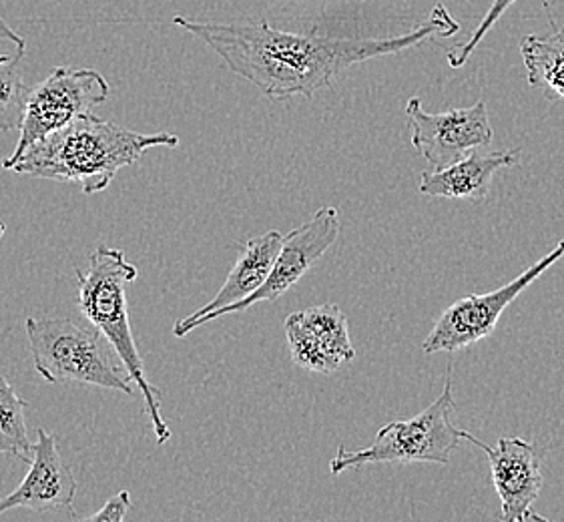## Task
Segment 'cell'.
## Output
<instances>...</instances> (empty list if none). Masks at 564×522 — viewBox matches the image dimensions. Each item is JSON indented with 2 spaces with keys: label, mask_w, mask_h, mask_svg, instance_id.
I'll use <instances>...</instances> for the list:
<instances>
[{
  "label": "cell",
  "mask_w": 564,
  "mask_h": 522,
  "mask_svg": "<svg viewBox=\"0 0 564 522\" xmlns=\"http://www.w3.org/2000/svg\"><path fill=\"white\" fill-rule=\"evenodd\" d=\"M173 24L204 41L236 75L278 101L295 95L314 97L338 79L346 68L402 53L426 43L432 36L448 39L460 31L444 4H436L429 21L412 33L380 39H338L322 36L316 31L288 33L273 29L265 21L202 23L175 17Z\"/></svg>",
  "instance_id": "6da1fadb"
},
{
  "label": "cell",
  "mask_w": 564,
  "mask_h": 522,
  "mask_svg": "<svg viewBox=\"0 0 564 522\" xmlns=\"http://www.w3.org/2000/svg\"><path fill=\"white\" fill-rule=\"evenodd\" d=\"M175 133H137L95 115H83L67 127L26 149L2 167L36 180L73 183L87 195L105 192L119 171L131 167L155 148H177Z\"/></svg>",
  "instance_id": "7a4b0ae2"
},
{
  "label": "cell",
  "mask_w": 564,
  "mask_h": 522,
  "mask_svg": "<svg viewBox=\"0 0 564 522\" xmlns=\"http://www.w3.org/2000/svg\"><path fill=\"white\" fill-rule=\"evenodd\" d=\"M135 263L124 258L121 250H115L109 246H97V250L90 253L89 270H77L79 282L80 314L89 319L93 328L99 329L105 340L111 344L117 356L121 358L127 372L131 376L133 384L139 388L149 421L153 424V432L158 444H167L171 438V428L161 412V392L159 388L149 382L145 363L137 348L133 329L129 322V297L127 285L135 282Z\"/></svg>",
  "instance_id": "3957f363"
},
{
  "label": "cell",
  "mask_w": 564,
  "mask_h": 522,
  "mask_svg": "<svg viewBox=\"0 0 564 522\" xmlns=\"http://www.w3.org/2000/svg\"><path fill=\"white\" fill-rule=\"evenodd\" d=\"M34 370L48 384L89 387L133 394V380L101 331L70 318H34L24 322Z\"/></svg>",
  "instance_id": "277c9868"
},
{
  "label": "cell",
  "mask_w": 564,
  "mask_h": 522,
  "mask_svg": "<svg viewBox=\"0 0 564 522\" xmlns=\"http://www.w3.org/2000/svg\"><path fill=\"white\" fill-rule=\"evenodd\" d=\"M456 409L452 394V380L429 409L422 410L410 421L388 422L382 426L373 443L364 450H348L339 444L338 453L329 463L334 477L344 475L350 468L366 465H412V463H436L448 465L451 455L460 446L464 431L452 422Z\"/></svg>",
  "instance_id": "5b68a950"
},
{
  "label": "cell",
  "mask_w": 564,
  "mask_h": 522,
  "mask_svg": "<svg viewBox=\"0 0 564 522\" xmlns=\"http://www.w3.org/2000/svg\"><path fill=\"white\" fill-rule=\"evenodd\" d=\"M109 99V83L95 68L57 67L31 87L19 141L9 160L21 157L45 137L89 115Z\"/></svg>",
  "instance_id": "8992f818"
},
{
  "label": "cell",
  "mask_w": 564,
  "mask_h": 522,
  "mask_svg": "<svg viewBox=\"0 0 564 522\" xmlns=\"http://www.w3.org/2000/svg\"><path fill=\"white\" fill-rule=\"evenodd\" d=\"M563 255L564 239H561L551 253H546L507 285L488 294L466 295L463 300L454 302L442 312L429 338L422 344V350L426 354L460 352L485 338H490L505 309Z\"/></svg>",
  "instance_id": "52a82bcc"
},
{
  "label": "cell",
  "mask_w": 564,
  "mask_h": 522,
  "mask_svg": "<svg viewBox=\"0 0 564 522\" xmlns=\"http://www.w3.org/2000/svg\"><path fill=\"white\" fill-rule=\"evenodd\" d=\"M406 117L412 145L434 171L446 170L473 151L488 148L495 137L485 101L446 113H429L414 97L408 101Z\"/></svg>",
  "instance_id": "ba28073f"
},
{
  "label": "cell",
  "mask_w": 564,
  "mask_h": 522,
  "mask_svg": "<svg viewBox=\"0 0 564 522\" xmlns=\"http://www.w3.org/2000/svg\"><path fill=\"white\" fill-rule=\"evenodd\" d=\"M339 231H341V219H339L338 209L336 207L317 209L312 219H307L300 228H295L292 233L285 236L282 250L278 253V260L273 263L268 282L261 285L256 294L217 312L214 319L227 316V314H239V312L261 304V302H273V300L282 297L338 241Z\"/></svg>",
  "instance_id": "9c48e42d"
},
{
  "label": "cell",
  "mask_w": 564,
  "mask_h": 522,
  "mask_svg": "<svg viewBox=\"0 0 564 522\" xmlns=\"http://www.w3.org/2000/svg\"><path fill=\"white\" fill-rule=\"evenodd\" d=\"M464 441L475 444L488 456L492 482L502 507L500 519L505 522L544 521L532 512V504L541 497L544 482L536 448L522 438H500L492 448L466 431Z\"/></svg>",
  "instance_id": "30bf717a"
},
{
  "label": "cell",
  "mask_w": 564,
  "mask_h": 522,
  "mask_svg": "<svg viewBox=\"0 0 564 522\" xmlns=\"http://www.w3.org/2000/svg\"><path fill=\"white\" fill-rule=\"evenodd\" d=\"M285 336L295 366L307 372L334 374L356 358L348 318L336 304L295 312L285 319Z\"/></svg>",
  "instance_id": "8fae6325"
},
{
  "label": "cell",
  "mask_w": 564,
  "mask_h": 522,
  "mask_svg": "<svg viewBox=\"0 0 564 522\" xmlns=\"http://www.w3.org/2000/svg\"><path fill=\"white\" fill-rule=\"evenodd\" d=\"M31 468L23 482L0 499V516L14 509H29L34 512H57L75 516L73 504L79 485L70 466L58 453L57 436L39 428L33 443Z\"/></svg>",
  "instance_id": "7c38bea8"
},
{
  "label": "cell",
  "mask_w": 564,
  "mask_h": 522,
  "mask_svg": "<svg viewBox=\"0 0 564 522\" xmlns=\"http://www.w3.org/2000/svg\"><path fill=\"white\" fill-rule=\"evenodd\" d=\"M283 239L285 236L278 229H270L258 238L249 239L248 243L239 250L236 265L231 268V272L227 275L221 290L214 295V300L205 304L202 309L193 312L192 316L175 322L173 336L175 338L187 336L193 329L212 322L217 312L256 294L261 285L268 282L273 263L278 260V253L282 250Z\"/></svg>",
  "instance_id": "4fadbf2b"
},
{
  "label": "cell",
  "mask_w": 564,
  "mask_h": 522,
  "mask_svg": "<svg viewBox=\"0 0 564 522\" xmlns=\"http://www.w3.org/2000/svg\"><path fill=\"white\" fill-rule=\"evenodd\" d=\"M520 161V149L508 151H473L464 160L441 171H426L420 180V194L456 202H485L492 180L500 170L514 167Z\"/></svg>",
  "instance_id": "5bb4252c"
},
{
  "label": "cell",
  "mask_w": 564,
  "mask_h": 522,
  "mask_svg": "<svg viewBox=\"0 0 564 522\" xmlns=\"http://www.w3.org/2000/svg\"><path fill=\"white\" fill-rule=\"evenodd\" d=\"M520 55L532 89H539L549 101L564 102V26L549 36H524Z\"/></svg>",
  "instance_id": "9a60e30c"
},
{
  "label": "cell",
  "mask_w": 564,
  "mask_h": 522,
  "mask_svg": "<svg viewBox=\"0 0 564 522\" xmlns=\"http://www.w3.org/2000/svg\"><path fill=\"white\" fill-rule=\"evenodd\" d=\"M24 48L12 55H0V131H14L23 121L24 105L31 87H26L21 73Z\"/></svg>",
  "instance_id": "2e32d148"
},
{
  "label": "cell",
  "mask_w": 564,
  "mask_h": 522,
  "mask_svg": "<svg viewBox=\"0 0 564 522\" xmlns=\"http://www.w3.org/2000/svg\"><path fill=\"white\" fill-rule=\"evenodd\" d=\"M24 410H26V402L17 394V390L9 384V380L4 376H0V426L11 436L12 443L23 450L26 460L31 463L33 443L29 441Z\"/></svg>",
  "instance_id": "e0dca14e"
},
{
  "label": "cell",
  "mask_w": 564,
  "mask_h": 522,
  "mask_svg": "<svg viewBox=\"0 0 564 522\" xmlns=\"http://www.w3.org/2000/svg\"><path fill=\"white\" fill-rule=\"evenodd\" d=\"M514 2H517V0H492L490 9L486 12L482 23L478 24L475 34H473L464 45L456 46V48L448 51V65H451L452 68L464 67L468 57L473 55V51H475L476 46L482 43L486 33L498 23V19H500Z\"/></svg>",
  "instance_id": "ac0fdd59"
},
{
  "label": "cell",
  "mask_w": 564,
  "mask_h": 522,
  "mask_svg": "<svg viewBox=\"0 0 564 522\" xmlns=\"http://www.w3.org/2000/svg\"><path fill=\"white\" fill-rule=\"evenodd\" d=\"M131 509V492L129 490H119L111 499L102 504L101 509L85 516L83 521L87 522H121L124 521L127 512Z\"/></svg>",
  "instance_id": "d6986e66"
},
{
  "label": "cell",
  "mask_w": 564,
  "mask_h": 522,
  "mask_svg": "<svg viewBox=\"0 0 564 522\" xmlns=\"http://www.w3.org/2000/svg\"><path fill=\"white\" fill-rule=\"evenodd\" d=\"M0 455L12 456V458H19L21 463H29L26 456L23 455V450L12 443L11 436L2 431V426H0Z\"/></svg>",
  "instance_id": "ffe728a7"
},
{
  "label": "cell",
  "mask_w": 564,
  "mask_h": 522,
  "mask_svg": "<svg viewBox=\"0 0 564 522\" xmlns=\"http://www.w3.org/2000/svg\"><path fill=\"white\" fill-rule=\"evenodd\" d=\"M0 41H9L14 45V48L19 46V48H24V39L21 34L14 33L9 24L4 23V19L0 17Z\"/></svg>",
  "instance_id": "44dd1931"
},
{
  "label": "cell",
  "mask_w": 564,
  "mask_h": 522,
  "mask_svg": "<svg viewBox=\"0 0 564 522\" xmlns=\"http://www.w3.org/2000/svg\"><path fill=\"white\" fill-rule=\"evenodd\" d=\"M4 233H7V228H4V224L0 221V238H4Z\"/></svg>",
  "instance_id": "7402d4cb"
}]
</instances>
